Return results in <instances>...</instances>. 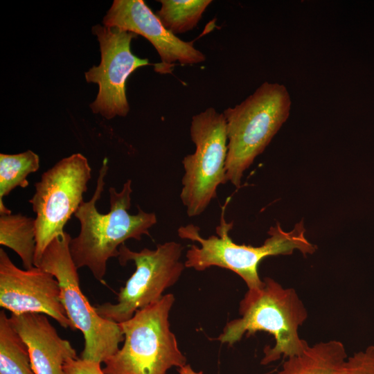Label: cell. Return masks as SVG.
<instances>
[{
  "instance_id": "10",
  "label": "cell",
  "mask_w": 374,
  "mask_h": 374,
  "mask_svg": "<svg viewBox=\"0 0 374 374\" xmlns=\"http://www.w3.org/2000/svg\"><path fill=\"white\" fill-rule=\"evenodd\" d=\"M92 33L99 42L100 62L85 73L87 82L98 85V93L90 104L93 113L106 119L126 116L130 106L126 96V81L139 67L150 64L131 51L132 40L137 35L115 27L95 25Z\"/></svg>"
},
{
  "instance_id": "20",
  "label": "cell",
  "mask_w": 374,
  "mask_h": 374,
  "mask_svg": "<svg viewBox=\"0 0 374 374\" xmlns=\"http://www.w3.org/2000/svg\"><path fill=\"white\" fill-rule=\"evenodd\" d=\"M100 363L82 359H69L64 365L66 374H105Z\"/></svg>"
},
{
  "instance_id": "6",
  "label": "cell",
  "mask_w": 374,
  "mask_h": 374,
  "mask_svg": "<svg viewBox=\"0 0 374 374\" xmlns=\"http://www.w3.org/2000/svg\"><path fill=\"white\" fill-rule=\"evenodd\" d=\"M71 236L67 232L54 238L46 248L38 264L57 280L60 300L68 319L84 339L81 359L105 363L119 349L124 336L119 323L107 320L96 312L80 287L78 268L70 250Z\"/></svg>"
},
{
  "instance_id": "15",
  "label": "cell",
  "mask_w": 374,
  "mask_h": 374,
  "mask_svg": "<svg viewBox=\"0 0 374 374\" xmlns=\"http://www.w3.org/2000/svg\"><path fill=\"white\" fill-rule=\"evenodd\" d=\"M0 244L17 253L25 269L34 267L35 220L21 213L0 215Z\"/></svg>"
},
{
  "instance_id": "3",
  "label": "cell",
  "mask_w": 374,
  "mask_h": 374,
  "mask_svg": "<svg viewBox=\"0 0 374 374\" xmlns=\"http://www.w3.org/2000/svg\"><path fill=\"white\" fill-rule=\"evenodd\" d=\"M239 312L240 317L229 321L217 339L233 345L245 334L258 331L271 334L275 344L264 348L262 365L300 355L310 346L299 335L308 312L293 288L284 287L266 277L259 288L248 289L240 303Z\"/></svg>"
},
{
  "instance_id": "19",
  "label": "cell",
  "mask_w": 374,
  "mask_h": 374,
  "mask_svg": "<svg viewBox=\"0 0 374 374\" xmlns=\"http://www.w3.org/2000/svg\"><path fill=\"white\" fill-rule=\"evenodd\" d=\"M339 374H374V345L348 357Z\"/></svg>"
},
{
  "instance_id": "5",
  "label": "cell",
  "mask_w": 374,
  "mask_h": 374,
  "mask_svg": "<svg viewBox=\"0 0 374 374\" xmlns=\"http://www.w3.org/2000/svg\"><path fill=\"white\" fill-rule=\"evenodd\" d=\"M175 300L173 294H165L119 323L123 345L104 363L105 374H166L173 366L186 364L170 326Z\"/></svg>"
},
{
  "instance_id": "13",
  "label": "cell",
  "mask_w": 374,
  "mask_h": 374,
  "mask_svg": "<svg viewBox=\"0 0 374 374\" xmlns=\"http://www.w3.org/2000/svg\"><path fill=\"white\" fill-rule=\"evenodd\" d=\"M9 319L28 348L35 374H66L64 363L78 358L76 351L61 338L45 314H12Z\"/></svg>"
},
{
  "instance_id": "4",
  "label": "cell",
  "mask_w": 374,
  "mask_h": 374,
  "mask_svg": "<svg viewBox=\"0 0 374 374\" xmlns=\"http://www.w3.org/2000/svg\"><path fill=\"white\" fill-rule=\"evenodd\" d=\"M291 105L285 85L265 82L240 104L224 110L228 138L227 181L240 187L244 172L287 120Z\"/></svg>"
},
{
  "instance_id": "7",
  "label": "cell",
  "mask_w": 374,
  "mask_h": 374,
  "mask_svg": "<svg viewBox=\"0 0 374 374\" xmlns=\"http://www.w3.org/2000/svg\"><path fill=\"white\" fill-rule=\"evenodd\" d=\"M190 134L195 151L182 160L184 174L180 199L188 216L196 217L217 197L218 186L227 182L228 138L223 113L208 107L194 115Z\"/></svg>"
},
{
  "instance_id": "16",
  "label": "cell",
  "mask_w": 374,
  "mask_h": 374,
  "mask_svg": "<svg viewBox=\"0 0 374 374\" xmlns=\"http://www.w3.org/2000/svg\"><path fill=\"white\" fill-rule=\"evenodd\" d=\"M39 168V157L32 150L7 154H0V215L11 214L3 198L17 187L28 186L27 177Z\"/></svg>"
},
{
  "instance_id": "1",
  "label": "cell",
  "mask_w": 374,
  "mask_h": 374,
  "mask_svg": "<svg viewBox=\"0 0 374 374\" xmlns=\"http://www.w3.org/2000/svg\"><path fill=\"white\" fill-rule=\"evenodd\" d=\"M108 168V159L105 158L93 196L83 202L74 214L80 222V230L69 243L76 267H88L99 281L103 280L109 259L118 258L119 247L128 239L141 240L143 235H150L149 229L157 222L154 213L145 212L139 207L136 214L128 212L132 193L131 179L124 183L119 192L110 187L109 212H98L96 205L104 191Z\"/></svg>"
},
{
  "instance_id": "21",
  "label": "cell",
  "mask_w": 374,
  "mask_h": 374,
  "mask_svg": "<svg viewBox=\"0 0 374 374\" xmlns=\"http://www.w3.org/2000/svg\"><path fill=\"white\" fill-rule=\"evenodd\" d=\"M179 372L180 374H202V372H195L189 365L186 364L181 368H179Z\"/></svg>"
},
{
  "instance_id": "2",
  "label": "cell",
  "mask_w": 374,
  "mask_h": 374,
  "mask_svg": "<svg viewBox=\"0 0 374 374\" xmlns=\"http://www.w3.org/2000/svg\"><path fill=\"white\" fill-rule=\"evenodd\" d=\"M230 198L222 208L220 221L216 227L217 235L203 238L198 226L189 224L181 226L177 233L180 238L196 242L199 246L192 244L187 250L186 268L204 271L213 266L231 270L245 282L248 289L261 287L262 280L258 274L260 262L265 258L278 255H290L299 250L303 255L312 254L317 247L306 238L303 221L297 223L290 231H285L278 222L271 226L269 237L261 246L253 247L238 244L229 236L233 222H227L225 210Z\"/></svg>"
},
{
  "instance_id": "11",
  "label": "cell",
  "mask_w": 374,
  "mask_h": 374,
  "mask_svg": "<svg viewBox=\"0 0 374 374\" xmlns=\"http://www.w3.org/2000/svg\"><path fill=\"white\" fill-rule=\"evenodd\" d=\"M0 306L14 314L39 313L54 319L64 328H75L60 300L57 280L39 267L18 268L0 249Z\"/></svg>"
},
{
  "instance_id": "8",
  "label": "cell",
  "mask_w": 374,
  "mask_h": 374,
  "mask_svg": "<svg viewBox=\"0 0 374 374\" xmlns=\"http://www.w3.org/2000/svg\"><path fill=\"white\" fill-rule=\"evenodd\" d=\"M183 250L184 247L174 241L140 251H134L123 244L118 249L120 264L125 265L133 261L136 269L121 289L117 302L98 305L96 312L102 317L120 323L130 319L137 310L159 301L165 290L177 282L186 267L180 260Z\"/></svg>"
},
{
  "instance_id": "9",
  "label": "cell",
  "mask_w": 374,
  "mask_h": 374,
  "mask_svg": "<svg viewBox=\"0 0 374 374\" xmlns=\"http://www.w3.org/2000/svg\"><path fill=\"white\" fill-rule=\"evenodd\" d=\"M91 177L87 159L75 153L45 171L35 184V192L29 199L36 215L35 267L51 242L64 233L66 223L84 202Z\"/></svg>"
},
{
  "instance_id": "12",
  "label": "cell",
  "mask_w": 374,
  "mask_h": 374,
  "mask_svg": "<svg viewBox=\"0 0 374 374\" xmlns=\"http://www.w3.org/2000/svg\"><path fill=\"white\" fill-rule=\"evenodd\" d=\"M103 24L146 38L161 57V62L154 64L158 73H170V66L176 62L184 65L206 60L205 55L195 48L193 41L185 42L168 30L143 0H114Z\"/></svg>"
},
{
  "instance_id": "18",
  "label": "cell",
  "mask_w": 374,
  "mask_h": 374,
  "mask_svg": "<svg viewBox=\"0 0 374 374\" xmlns=\"http://www.w3.org/2000/svg\"><path fill=\"white\" fill-rule=\"evenodd\" d=\"M156 15L162 25L174 35L193 30L200 21L211 0H159Z\"/></svg>"
},
{
  "instance_id": "14",
  "label": "cell",
  "mask_w": 374,
  "mask_h": 374,
  "mask_svg": "<svg viewBox=\"0 0 374 374\" xmlns=\"http://www.w3.org/2000/svg\"><path fill=\"white\" fill-rule=\"evenodd\" d=\"M348 357L342 342L321 341L287 358L277 374H339Z\"/></svg>"
},
{
  "instance_id": "17",
  "label": "cell",
  "mask_w": 374,
  "mask_h": 374,
  "mask_svg": "<svg viewBox=\"0 0 374 374\" xmlns=\"http://www.w3.org/2000/svg\"><path fill=\"white\" fill-rule=\"evenodd\" d=\"M0 374H35L28 348L4 310L0 312Z\"/></svg>"
}]
</instances>
